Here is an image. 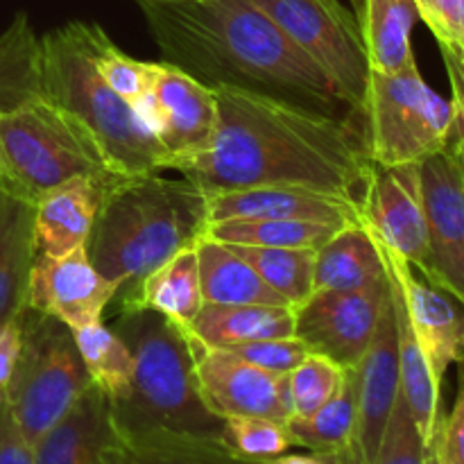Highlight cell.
<instances>
[{"instance_id":"1","label":"cell","mask_w":464,"mask_h":464,"mask_svg":"<svg viewBox=\"0 0 464 464\" xmlns=\"http://www.w3.org/2000/svg\"><path fill=\"white\" fill-rule=\"evenodd\" d=\"M218 130L207 152L172 170L204 195L302 186L362 202L374 161L356 116H334L238 86H211Z\"/></svg>"},{"instance_id":"2","label":"cell","mask_w":464,"mask_h":464,"mask_svg":"<svg viewBox=\"0 0 464 464\" xmlns=\"http://www.w3.org/2000/svg\"><path fill=\"white\" fill-rule=\"evenodd\" d=\"M163 62L207 86H238L334 116H361L252 0H139Z\"/></svg>"},{"instance_id":"3","label":"cell","mask_w":464,"mask_h":464,"mask_svg":"<svg viewBox=\"0 0 464 464\" xmlns=\"http://www.w3.org/2000/svg\"><path fill=\"white\" fill-rule=\"evenodd\" d=\"M208 225V198L186 177H118L104 195L86 252L118 293L130 295L168 258L195 247Z\"/></svg>"},{"instance_id":"4","label":"cell","mask_w":464,"mask_h":464,"mask_svg":"<svg viewBox=\"0 0 464 464\" xmlns=\"http://www.w3.org/2000/svg\"><path fill=\"white\" fill-rule=\"evenodd\" d=\"M95 23L72 21L41 39V91L71 113L121 177L170 170V157L140 113L100 77L93 62Z\"/></svg>"},{"instance_id":"5","label":"cell","mask_w":464,"mask_h":464,"mask_svg":"<svg viewBox=\"0 0 464 464\" xmlns=\"http://www.w3.org/2000/svg\"><path fill=\"white\" fill-rule=\"evenodd\" d=\"M116 331L134 356L130 397L111 408L122 433L163 430L220 440L222 420L204 406L195 381V356L184 326L152 308H122Z\"/></svg>"},{"instance_id":"6","label":"cell","mask_w":464,"mask_h":464,"mask_svg":"<svg viewBox=\"0 0 464 464\" xmlns=\"http://www.w3.org/2000/svg\"><path fill=\"white\" fill-rule=\"evenodd\" d=\"M116 175L93 136L45 95L0 113V188L36 204L77 177Z\"/></svg>"},{"instance_id":"7","label":"cell","mask_w":464,"mask_h":464,"mask_svg":"<svg viewBox=\"0 0 464 464\" xmlns=\"http://www.w3.org/2000/svg\"><path fill=\"white\" fill-rule=\"evenodd\" d=\"M21 326V353L5 399L21 433L34 444L75 406L91 376L63 322L23 308Z\"/></svg>"},{"instance_id":"8","label":"cell","mask_w":464,"mask_h":464,"mask_svg":"<svg viewBox=\"0 0 464 464\" xmlns=\"http://www.w3.org/2000/svg\"><path fill=\"white\" fill-rule=\"evenodd\" d=\"M365 118L370 157L385 168L421 163L449 148L456 125L451 100L426 84L417 63L394 75L370 72Z\"/></svg>"},{"instance_id":"9","label":"cell","mask_w":464,"mask_h":464,"mask_svg":"<svg viewBox=\"0 0 464 464\" xmlns=\"http://www.w3.org/2000/svg\"><path fill=\"white\" fill-rule=\"evenodd\" d=\"M329 77L344 102L365 116L370 57L361 18L338 0H252Z\"/></svg>"},{"instance_id":"10","label":"cell","mask_w":464,"mask_h":464,"mask_svg":"<svg viewBox=\"0 0 464 464\" xmlns=\"http://www.w3.org/2000/svg\"><path fill=\"white\" fill-rule=\"evenodd\" d=\"M390 275L361 290H313L295 308V335L311 353L356 370L390 304Z\"/></svg>"},{"instance_id":"11","label":"cell","mask_w":464,"mask_h":464,"mask_svg":"<svg viewBox=\"0 0 464 464\" xmlns=\"http://www.w3.org/2000/svg\"><path fill=\"white\" fill-rule=\"evenodd\" d=\"M136 111L166 148L170 170L207 152L218 130V100L211 86L168 62H154L152 84Z\"/></svg>"},{"instance_id":"12","label":"cell","mask_w":464,"mask_h":464,"mask_svg":"<svg viewBox=\"0 0 464 464\" xmlns=\"http://www.w3.org/2000/svg\"><path fill=\"white\" fill-rule=\"evenodd\" d=\"M188 334V331H186ZM195 356V381L204 406L220 420L227 417H293L290 376L249 365L227 349H208L188 334Z\"/></svg>"},{"instance_id":"13","label":"cell","mask_w":464,"mask_h":464,"mask_svg":"<svg viewBox=\"0 0 464 464\" xmlns=\"http://www.w3.org/2000/svg\"><path fill=\"white\" fill-rule=\"evenodd\" d=\"M429 227V263L421 275L464 304V175L453 148L420 163Z\"/></svg>"},{"instance_id":"14","label":"cell","mask_w":464,"mask_h":464,"mask_svg":"<svg viewBox=\"0 0 464 464\" xmlns=\"http://www.w3.org/2000/svg\"><path fill=\"white\" fill-rule=\"evenodd\" d=\"M361 220L379 245L420 272L429 263V227L421 198L420 163L372 168L362 193Z\"/></svg>"},{"instance_id":"15","label":"cell","mask_w":464,"mask_h":464,"mask_svg":"<svg viewBox=\"0 0 464 464\" xmlns=\"http://www.w3.org/2000/svg\"><path fill=\"white\" fill-rule=\"evenodd\" d=\"M116 295L118 285L95 270L86 245H82L66 256L36 252L25 308L54 317L75 331L102 322L104 308Z\"/></svg>"},{"instance_id":"16","label":"cell","mask_w":464,"mask_h":464,"mask_svg":"<svg viewBox=\"0 0 464 464\" xmlns=\"http://www.w3.org/2000/svg\"><path fill=\"white\" fill-rule=\"evenodd\" d=\"M379 247L383 252L385 267L401 295L417 343L433 370L435 381L442 383L453 362H464V304L440 285L430 284L426 276L417 275L411 263L383 245Z\"/></svg>"},{"instance_id":"17","label":"cell","mask_w":464,"mask_h":464,"mask_svg":"<svg viewBox=\"0 0 464 464\" xmlns=\"http://www.w3.org/2000/svg\"><path fill=\"white\" fill-rule=\"evenodd\" d=\"M392 285V284H390ZM358 394V426L356 449L362 464L374 462L381 438L385 433L392 408L401 394V374H399L397 322H394L392 295L381 317L376 334L367 347L365 356L356 367Z\"/></svg>"},{"instance_id":"18","label":"cell","mask_w":464,"mask_h":464,"mask_svg":"<svg viewBox=\"0 0 464 464\" xmlns=\"http://www.w3.org/2000/svg\"><path fill=\"white\" fill-rule=\"evenodd\" d=\"M208 218L211 222L308 220L349 225L361 220V204L302 186H261L208 195Z\"/></svg>"},{"instance_id":"19","label":"cell","mask_w":464,"mask_h":464,"mask_svg":"<svg viewBox=\"0 0 464 464\" xmlns=\"http://www.w3.org/2000/svg\"><path fill=\"white\" fill-rule=\"evenodd\" d=\"M121 175L77 177L34 204L36 252L66 256L89 240L111 181Z\"/></svg>"},{"instance_id":"20","label":"cell","mask_w":464,"mask_h":464,"mask_svg":"<svg viewBox=\"0 0 464 464\" xmlns=\"http://www.w3.org/2000/svg\"><path fill=\"white\" fill-rule=\"evenodd\" d=\"M111 440L109 399L91 383L75 406L32 444L34 464H107Z\"/></svg>"},{"instance_id":"21","label":"cell","mask_w":464,"mask_h":464,"mask_svg":"<svg viewBox=\"0 0 464 464\" xmlns=\"http://www.w3.org/2000/svg\"><path fill=\"white\" fill-rule=\"evenodd\" d=\"M34 258V204L0 188V324L25 308Z\"/></svg>"},{"instance_id":"22","label":"cell","mask_w":464,"mask_h":464,"mask_svg":"<svg viewBox=\"0 0 464 464\" xmlns=\"http://www.w3.org/2000/svg\"><path fill=\"white\" fill-rule=\"evenodd\" d=\"M385 276L383 252L362 220L344 225L315 252V290H361Z\"/></svg>"},{"instance_id":"23","label":"cell","mask_w":464,"mask_h":464,"mask_svg":"<svg viewBox=\"0 0 464 464\" xmlns=\"http://www.w3.org/2000/svg\"><path fill=\"white\" fill-rule=\"evenodd\" d=\"M193 338L208 349H229L256 340L295 335V308L290 306H216L204 304L188 326Z\"/></svg>"},{"instance_id":"24","label":"cell","mask_w":464,"mask_h":464,"mask_svg":"<svg viewBox=\"0 0 464 464\" xmlns=\"http://www.w3.org/2000/svg\"><path fill=\"white\" fill-rule=\"evenodd\" d=\"M195 249H198L199 288H202L204 304H216V306H247V304L288 306L285 299L279 297L229 245L204 236L198 240Z\"/></svg>"},{"instance_id":"25","label":"cell","mask_w":464,"mask_h":464,"mask_svg":"<svg viewBox=\"0 0 464 464\" xmlns=\"http://www.w3.org/2000/svg\"><path fill=\"white\" fill-rule=\"evenodd\" d=\"M390 275V272H388ZM392 284V308L394 322H397V347H399V374H401V397L420 429L424 442L433 444L435 433L442 421V383H438L421 352L417 335L412 331L411 317H408L403 299L399 295L397 284Z\"/></svg>"},{"instance_id":"26","label":"cell","mask_w":464,"mask_h":464,"mask_svg":"<svg viewBox=\"0 0 464 464\" xmlns=\"http://www.w3.org/2000/svg\"><path fill=\"white\" fill-rule=\"evenodd\" d=\"M107 464H256L236 458L218 438L163 430L122 433L113 429Z\"/></svg>"},{"instance_id":"27","label":"cell","mask_w":464,"mask_h":464,"mask_svg":"<svg viewBox=\"0 0 464 464\" xmlns=\"http://www.w3.org/2000/svg\"><path fill=\"white\" fill-rule=\"evenodd\" d=\"M152 308L179 326H188L202 311L198 249H181L163 266L150 272L134 293L122 297V308Z\"/></svg>"},{"instance_id":"28","label":"cell","mask_w":464,"mask_h":464,"mask_svg":"<svg viewBox=\"0 0 464 464\" xmlns=\"http://www.w3.org/2000/svg\"><path fill=\"white\" fill-rule=\"evenodd\" d=\"M420 12L415 0H365L361 14L370 68L394 75L415 66L411 34Z\"/></svg>"},{"instance_id":"29","label":"cell","mask_w":464,"mask_h":464,"mask_svg":"<svg viewBox=\"0 0 464 464\" xmlns=\"http://www.w3.org/2000/svg\"><path fill=\"white\" fill-rule=\"evenodd\" d=\"M285 426H288L295 447H302L306 451L334 453V456L358 453L356 370L347 372V379H344L340 392L320 411L313 412L311 417H290Z\"/></svg>"},{"instance_id":"30","label":"cell","mask_w":464,"mask_h":464,"mask_svg":"<svg viewBox=\"0 0 464 464\" xmlns=\"http://www.w3.org/2000/svg\"><path fill=\"white\" fill-rule=\"evenodd\" d=\"M41 91V39L25 14L0 34V113L16 109Z\"/></svg>"},{"instance_id":"31","label":"cell","mask_w":464,"mask_h":464,"mask_svg":"<svg viewBox=\"0 0 464 464\" xmlns=\"http://www.w3.org/2000/svg\"><path fill=\"white\" fill-rule=\"evenodd\" d=\"M72 335L91 376V383L102 390L109 403H118L130 397L131 379H134V356L125 340L102 322L75 329Z\"/></svg>"},{"instance_id":"32","label":"cell","mask_w":464,"mask_h":464,"mask_svg":"<svg viewBox=\"0 0 464 464\" xmlns=\"http://www.w3.org/2000/svg\"><path fill=\"white\" fill-rule=\"evenodd\" d=\"M343 227L308 220H222L211 222L207 236L225 245L320 249Z\"/></svg>"},{"instance_id":"33","label":"cell","mask_w":464,"mask_h":464,"mask_svg":"<svg viewBox=\"0 0 464 464\" xmlns=\"http://www.w3.org/2000/svg\"><path fill=\"white\" fill-rule=\"evenodd\" d=\"M243 261L254 267L258 276L275 290L285 304L297 308L315 290V252L317 249L249 247L229 245Z\"/></svg>"},{"instance_id":"34","label":"cell","mask_w":464,"mask_h":464,"mask_svg":"<svg viewBox=\"0 0 464 464\" xmlns=\"http://www.w3.org/2000/svg\"><path fill=\"white\" fill-rule=\"evenodd\" d=\"M220 440L236 458L247 462L270 460L295 447L285 421L252 415L222 420Z\"/></svg>"},{"instance_id":"35","label":"cell","mask_w":464,"mask_h":464,"mask_svg":"<svg viewBox=\"0 0 464 464\" xmlns=\"http://www.w3.org/2000/svg\"><path fill=\"white\" fill-rule=\"evenodd\" d=\"M93 62L100 77L122 100H127L134 109L143 102L152 84L154 62H139L125 54L100 25L93 30Z\"/></svg>"},{"instance_id":"36","label":"cell","mask_w":464,"mask_h":464,"mask_svg":"<svg viewBox=\"0 0 464 464\" xmlns=\"http://www.w3.org/2000/svg\"><path fill=\"white\" fill-rule=\"evenodd\" d=\"M347 372L320 353H308L302 365L288 374L293 417H311L324 403H329L343 388Z\"/></svg>"},{"instance_id":"37","label":"cell","mask_w":464,"mask_h":464,"mask_svg":"<svg viewBox=\"0 0 464 464\" xmlns=\"http://www.w3.org/2000/svg\"><path fill=\"white\" fill-rule=\"evenodd\" d=\"M429 449L430 447L421 438L406 401L399 394L372 464H424Z\"/></svg>"},{"instance_id":"38","label":"cell","mask_w":464,"mask_h":464,"mask_svg":"<svg viewBox=\"0 0 464 464\" xmlns=\"http://www.w3.org/2000/svg\"><path fill=\"white\" fill-rule=\"evenodd\" d=\"M227 352L236 353V356L243 358L249 365L275 372V374H290V372L297 365H302L304 358L311 353L306 344H304L297 335L236 344V347L227 349Z\"/></svg>"},{"instance_id":"39","label":"cell","mask_w":464,"mask_h":464,"mask_svg":"<svg viewBox=\"0 0 464 464\" xmlns=\"http://www.w3.org/2000/svg\"><path fill=\"white\" fill-rule=\"evenodd\" d=\"M415 5L440 45L464 48V0H415Z\"/></svg>"},{"instance_id":"40","label":"cell","mask_w":464,"mask_h":464,"mask_svg":"<svg viewBox=\"0 0 464 464\" xmlns=\"http://www.w3.org/2000/svg\"><path fill=\"white\" fill-rule=\"evenodd\" d=\"M433 447L442 464H464V370L456 406L447 420L442 417V421H440Z\"/></svg>"},{"instance_id":"41","label":"cell","mask_w":464,"mask_h":464,"mask_svg":"<svg viewBox=\"0 0 464 464\" xmlns=\"http://www.w3.org/2000/svg\"><path fill=\"white\" fill-rule=\"evenodd\" d=\"M0 464H34V451L18 429L7 399H0Z\"/></svg>"},{"instance_id":"42","label":"cell","mask_w":464,"mask_h":464,"mask_svg":"<svg viewBox=\"0 0 464 464\" xmlns=\"http://www.w3.org/2000/svg\"><path fill=\"white\" fill-rule=\"evenodd\" d=\"M440 50H442L444 66H447L449 82H451V104H453V113H456L453 139L464 140V48H456V45H440Z\"/></svg>"},{"instance_id":"43","label":"cell","mask_w":464,"mask_h":464,"mask_svg":"<svg viewBox=\"0 0 464 464\" xmlns=\"http://www.w3.org/2000/svg\"><path fill=\"white\" fill-rule=\"evenodd\" d=\"M21 343H23L21 315H16L9 322H3V324H0V399H5V394H7L9 381H12L14 376V367H16L18 353H21Z\"/></svg>"},{"instance_id":"44","label":"cell","mask_w":464,"mask_h":464,"mask_svg":"<svg viewBox=\"0 0 464 464\" xmlns=\"http://www.w3.org/2000/svg\"><path fill=\"white\" fill-rule=\"evenodd\" d=\"M358 453H347V456H334V453H284V456L270 458V460H261L256 464H344V460Z\"/></svg>"},{"instance_id":"45","label":"cell","mask_w":464,"mask_h":464,"mask_svg":"<svg viewBox=\"0 0 464 464\" xmlns=\"http://www.w3.org/2000/svg\"><path fill=\"white\" fill-rule=\"evenodd\" d=\"M451 148H453V152H456L458 161H460L462 175H464V140L462 139H453L451 140Z\"/></svg>"},{"instance_id":"46","label":"cell","mask_w":464,"mask_h":464,"mask_svg":"<svg viewBox=\"0 0 464 464\" xmlns=\"http://www.w3.org/2000/svg\"><path fill=\"white\" fill-rule=\"evenodd\" d=\"M424 464H442V462H440L438 453H435V447H433V444H430V449H429V456H426V462H424Z\"/></svg>"},{"instance_id":"47","label":"cell","mask_w":464,"mask_h":464,"mask_svg":"<svg viewBox=\"0 0 464 464\" xmlns=\"http://www.w3.org/2000/svg\"><path fill=\"white\" fill-rule=\"evenodd\" d=\"M344 464H362V460H361V456H352L344 460Z\"/></svg>"}]
</instances>
